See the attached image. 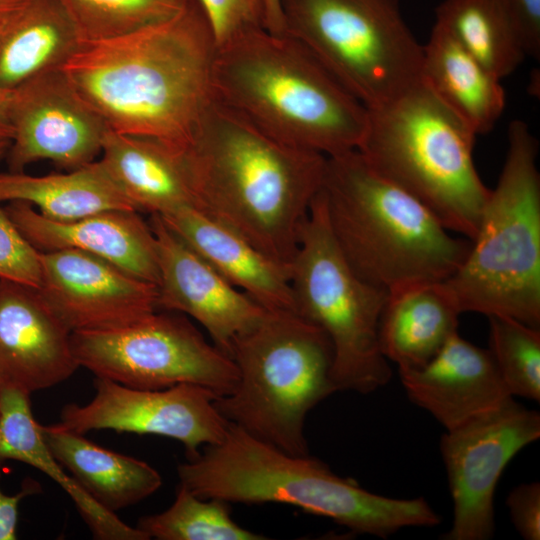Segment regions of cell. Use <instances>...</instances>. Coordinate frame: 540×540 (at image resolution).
I'll list each match as a JSON object with an SVG mask.
<instances>
[{"mask_svg": "<svg viewBox=\"0 0 540 540\" xmlns=\"http://www.w3.org/2000/svg\"><path fill=\"white\" fill-rule=\"evenodd\" d=\"M216 52L205 14L190 0L165 21L82 42L61 70L111 131L184 150L214 103Z\"/></svg>", "mask_w": 540, "mask_h": 540, "instance_id": "cell-1", "label": "cell"}, {"mask_svg": "<svg viewBox=\"0 0 540 540\" xmlns=\"http://www.w3.org/2000/svg\"><path fill=\"white\" fill-rule=\"evenodd\" d=\"M183 155L196 208L289 267L326 156L275 140L215 100Z\"/></svg>", "mask_w": 540, "mask_h": 540, "instance_id": "cell-2", "label": "cell"}, {"mask_svg": "<svg viewBox=\"0 0 540 540\" xmlns=\"http://www.w3.org/2000/svg\"><path fill=\"white\" fill-rule=\"evenodd\" d=\"M215 102L291 147L326 157L358 148L367 108L299 41L266 29L217 49Z\"/></svg>", "mask_w": 540, "mask_h": 540, "instance_id": "cell-3", "label": "cell"}, {"mask_svg": "<svg viewBox=\"0 0 540 540\" xmlns=\"http://www.w3.org/2000/svg\"><path fill=\"white\" fill-rule=\"evenodd\" d=\"M180 485L200 498L278 503L326 517L348 530L388 538L408 527H434L440 516L423 497L372 493L307 455L286 453L229 422L223 439L177 468Z\"/></svg>", "mask_w": 540, "mask_h": 540, "instance_id": "cell-4", "label": "cell"}, {"mask_svg": "<svg viewBox=\"0 0 540 540\" xmlns=\"http://www.w3.org/2000/svg\"><path fill=\"white\" fill-rule=\"evenodd\" d=\"M334 239L353 271L390 292L445 281L471 245L420 201L372 169L355 149L326 157L319 190Z\"/></svg>", "mask_w": 540, "mask_h": 540, "instance_id": "cell-5", "label": "cell"}, {"mask_svg": "<svg viewBox=\"0 0 540 540\" xmlns=\"http://www.w3.org/2000/svg\"><path fill=\"white\" fill-rule=\"evenodd\" d=\"M367 110L356 149L367 164L471 241L490 194L475 167L474 132L423 81Z\"/></svg>", "mask_w": 540, "mask_h": 540, "instance_id": "cell-6", "label": "cell"}, {"mask_svg": "<svg viewBox=\"0 0 540 540\" xmlns=\"http://www.w3.org/2000/svg\"><path fill=\"white\" fill-rule=\"evenodd\" d=\"M538 141L514 120L494 189L456 272L444 281L460 311L540 325V175Z\"/></svg>", "mask_w": 540, "mask_h": 540, "instance_id": "cell-7", "label": "cell"}, {"mask_svg": "<svg viewBox=\"0 0 540 540\" xmlns=\"http://www.w3.org/2000/svg\"><path fill=\"white\" fill-rule=\"evenodd\" d=\"M231 358L238 382L215 405L248 434L292 455H307L309 411L337 392L333 348L322 329L293 312L268 311L237 337Z\"/></svg>", "mask_w": 540, "mask_h": 540, "instance_id": "cell-8", "label": "cell"}, {"mask_svg": "<svg viewBox=\"0 0 540 540\" xmlns=\"http://www.w3.org/2000/svg\"><path fill=\"white\" fill-rule=\"evenodd\" d=\"M296 314L328 336L337 391L368 394L392 376L378 343L388 292L362 280L350 267L331 232L318 192L299 233L289 265Z\"/></svg>", "mask_w": 540, "mask_h": 540, "instance_id": "cell-9", "label": "cell"}, {"mask_svg": "<svg viewBox=\"0 0 540 540\" xmlns=\"http://www.w3.org/2000/svg\"><path fill=\"white\" fill-rule=\"evenodd\" d=\"M285 34L304 45L366 108L422 81L423 45L399 0H281Z\"/></svg>", "mask_w": 540, "mask_h": 540, "instance_id": "cell-10", "label": "cell"}, {"mask_svg": "<svg viewBox=\"0 0 540 540\" xmlns=\"http://www.w3.org/2000/svg\"><path fill=\"white\" fill-rule=\"evenodd\" d=\"M71 344L79 367L131 388L190 383L220 397L238 382L233 359L207 342L188 319L172 313L157 310L123 327L73 332Z\"/></svg>", "mask_w": 540, "mask_h": 540, "instance_id": "cell-11", "label": "cell"}, {"mask_svg": "<svg viewBox=\"0 0 540 540\" xmlns=\"http://www.w3.org/2000/svg\"><path fill=\"white\" fill-rule=\"evenodd\" d=\"M540 437V414L513 399L447 430L440 452L453 501L445 540H488L495 532L494 496L513 457Z\"/></svg>", "mask_w": 540, "mask_h": 540, "instance_id": "cell-12", "label": "cell"}, {"mask_svg": "<svg viewBox=\"0 0 540 540\" xmlns=\"http://www.w3.org/2000/svg\"><path fill=\"white\" fill-rule=\"evenodd\" d=\"M94 387L89 403L63 407L61 427L80 434L108 429L168 437L182 443L191 460L220 442L229 425L215 405L217 396L200 385L144 390L95 377Z\"/></svg>", "mask_w": 540, "mask_h": 540, "instance_id": "cell-13", "label": "cell"}, {"mask_svg": "<svg viewBox=\"0 0 540 540\" xmlns=\"http://www.w3.org/2000/svg\"><path fill=\"white\" fill-rule=\"evenodd\" d=\"M10 172L49 160L69 170L101 154L105 121L82 100L61 69L40 74L13 90Z\"/></svg>", "mask_w": 540, "mask_h": 540, "instance_id": "cell-14", "label": "cell"}, {"mask_svg": "<svg viewBox=\"0 0 540 540\" xmlns=\"http://www.w3.org/2000/svg\"><path fill=\"white\" fill-rule=\"evenodd\" d=\"M42 278L37 289L71 332L109 330L158 310L156 284L76 249L39 251Z\"/></svg>", "mask_w": 540, "mask_h": 540, "instance_id": "cell-15", "label": "cell"}, {"mask_svg": "<svg viewBox=\"0 0 540 540\" xmlns=\"http://www.w3.org/2000/svg\"><path fill=\"white\" fill-rule=\"evenodd\" d=\"M150 225L158 257V309L190 316L231 357L234 340L255 327L269 310L227 281L158 215H151Z\"/></svg>", "mask_w": 540, "mask_h": 540, "instance_id": "cell-16", "label": "cell"}, {"mask_svg": "<svg viewBox=\"0 0 540 540\" xmlns=\"http://www.w3.org/2000/svg\"><path fill=\"white\" fill-rule=\"evenodd\" d=\"M79 368L71 332L37 289L0 281V386L27 394L67 380Z\"/></svg>", "mask_w": 540, "mask_h": 540, "instance_id": "cell-17", "label": "cell"}, {"mask_svg": "<svg viewBox=\"0 0 540 540\" xmlns=\"http://www.w3.org/2000/svg\"><path fill=\"white\" fill-rule=\"evenodd\" d=\"M22 235L39 251L76 249L102 258L129 274L158 284L156 239L135 210H109L60 222L22 201L4 207Z\"/></svg>", "mask_w": 540, "mask_h": 540, "instance_id": "cell-18", "label": "cell"}, {"mask_svg": "<svg viewBox=\"0 0 540 540\" xmlns=\"http://www.w3.org/2000/svg\"><path fill=\"white\" fill-rule=\"evenodd\" d=\"M409 399L445 429L498 409L513 399L488 349L457 332L424 366L398 370Z\"/></svg>", "mask_w": 540, "mask_h": 540, "instance_id": "cell-19", "label": "cell"}, {"mask_svg": "<svg viewBox=\"0 0 540 540\" xmlns=\"http://www.w3.org/2000/svg\"><path fill=\"white\" fill-rule=\"evenodd\" d=\"M158 216L227 281L264 308L296 313L288 266L195 207Z\"/></svg>", "mask_w": 540, "mask_h": 540, "instance_id": "cell-20", "label": "cell"}, {"mask_svg": "<svg viewBox=\"0 0 540 540\" xmlns=\"http://www.w3.org/2000/svg\"><path fill=\"white\" fill-rule=\"evenodd\" d=\"M460 314L444 281L394 289L379 320L380 351L398 370L420 368L458 332Z\"/></svg>", "mask_w": 540, "mask_h": 540, "instance_id": "cell-21", "label": "cell"}, {"mask_svg": "<svg viewBox=\"0 0 540 540\" xmlns=\"http://www.w3.org/2000/svg\"><path fill=\"white\" fill-rule=\"evenodd\" d=\"M100 155L137 211L161 215L187 206L196 208L182 150L109 130Z\"/></svg>", "mask_w": 540, "mask_h": 540, "instance_id": "cell-22", "label": "cell"}, {"mask_svg": "<svg viewBox=\"0 0 540 540\" xmlns=\"http://www.w3.org/2000/svg\"><path fill=\"white\" fill-rule=\"evenodd\" d=\"M41 433L56 460L111 513L139 503L162 485L159 472L148 463L99 446L84 434L58 423L41 425Z\"/></svg>", "mask_w": 540, "mask_h": 540, "instance_id": "cell-23", "label": "cell"}, {"mask_svg": "<svg viewBox=\"0 0 540 540\" xmlns=\"http://www.w3.org/2000/svg\"><path fill=\"white\" fill-rule=\"evenodd\" d=\"M5 460L28 464L61 486L95 539H148L137 527L127 525L115 513L101 507L64 471L43 439L41 425L32 414L29 394L0 386V462Z\"/></svg>", "mask_w": 540, "mask_h": 540, "instance_id": "cell-24", "label": "cell"}, {"mask_svg": "<svg viewBox=\"0 0 540 540\" xmlns=\"http://www.w3.org/2000/svg\"><path fill=\"white\" fill-rule=\"evenodd\" d=\"M422 81L475 135L490 132L505 109L501 80L436 23L423 45Z\"/></svg>", "mask_w": 540, "mask_h": 540, "instance_id": "cell-25", "label": "cell"}, {"mask_svg": "<svg viewBox=\"0 0 540 540\" xmlns=\"http://www.w3.org/2000/svg\"><path fill=\"white\" fill-rule=\"evenodd\" d=\"M82 42L58 0H26L0 30V87L14 90L61 69Z\"/></svg>", "mask_w": 540, "mask_h": 540, "instance_id": "cell-26", "label": "cell"}, {"mask_svg": "<svg viewBox=\"0 0 540 540\" xmlns=\"http://www.w3.org/2000/svg\"><path fill=\"white\" fill-rule=\"evenodd\" d=\"M13 201L26 202L44 217L60 222L109 210L137 211L101 160L68 173H0V203Z\"/></svg>", "mask_w": 540, "mask_h": 540, "instance_id": "cell-27", "label": "cell"}, {"mask_svg": "<svg viewBox=\"0 0 540 540\" xmlns=\"http://www.w3.org/2000/svg\"><path fill=\"white\" fill-rule=\"evenodd\" d=\"M435 15V23L500 80L527 56L512 0H443Z\"/></svg>", "mask_w": 540, "mask_h": 540, "instance_id": "cell-28", "label": "cell"}, {"mask_svg": "<svg viewBox=\"0 0 540 540\" xmlns=\"http://www.w3.org/2000/svg\"><path fill=\"white\" fill-rule=\"evenodd\" d=\"M228 502L200 498L179 485L172 505L163 512L139 519L137 528L158 540H264L231 517Z\"/></svg>", "mask_w": 540, "mask_h": 540, "instance_id": "cell-29", "label": "cell"}, {"mask_svg": "<svg viewBox=\"0 0 540 540\" xmlns=\"http://www.w3.org/2000/svg\"><path fill=\"white\" fill-rule=\"evenodd\" d=\"M83 42L116 38L165 21L190 0H58Z\"/></svg>", "mask_w": 540, "mask_h": 540, "instance_id": "cell-30", "label": "cell"}, {"mask_svg": "<svg viewBox=\"0 0 540 540\" xmlns=\"http://www.w3.org/2000/svg\"><path fill=\"white\" fill-rule=\"evenodd\" d=\"M488 319V351L509 393L539 402V328L509 317L492 316Z\"/></svg>", "mask_w": 540, "mask_h": 540, "instance_id": "cell-31", "label": "cell"}, {"mask_svg": "<svg viewBox=\"0 0 540 540\" xmlns=\"http://www.w3.org/2000/svg\"><path fill=\"white\" fill-rule=\"evenodd\" d=\"M41 278L39 250L22 235L0 205V280L38 289Z\"/></svg>", "mask_w": 540, "mask_h": 540, "instance_id": "cell-32", "label": "cell"}, {"mask_svg": "<svg viewBox=\"0 0 540 540\" xmlns=\"http://www.w3.org/2000/svg\"><path fill=\"white\" fill-rule=\"evenodd\" d=\"M210 25L217 49L265 29L261 0H197Z\"/></svg>", "mask_w": 540, "mask_h": 540, "instance_id": "cell-33", "label": "cell"}, {"mask_svg": "<svg viewBox=\"0 0 540 540\" xmlns=\"http://www.w3.org/2000/svg\"><path fill=\"white\" fill-rule=\"evenodd\" d=\"M511 521L525 540L540 539V483H522L506 499Z\"/></svg>", "mask_w": 540, "mask_h": 540, "instance_id": "cell-34", "label": "cell"}, {"mask_svg": "<svg viewBox=\"0 0 540 540\" xmlns=\"http://www.w3.org/2000/svg\"><path fill=\"white\" fill-rule=\"evenodd\" d=\"M517 12L526 54L540 58V0H512Z\"/></svg>", "mask_w": 540, "mask_h": 540, "instance_id": "cell-35", "label": "cell"}, {"mask_svg": "<svg viewBox=\"0 0 540 540\" xmlns=\"http://www.w3.org/2000/svg\"><path fill=\"white\" fill-rule=\"evenodd\" d=\"M40 491V485L31 479L25 481L22 489L13 495L5 494L0 488V540L16 539L20 502L25 497Z\"/></svg>", "mask_w": 540, "mask_h": 540, "instance_id": "cell-36", "label": "cell"}, {"mask_svg": "<svg viewBox=\"0 0 540 540\" xmlns=\"http://www.w3.org/2000/svg\"><path fill=\"white\" fill-rule=\"evenodd\" d=\"M13 98V90L0 87V141H11L13 137Z\"/></svg>", "mask_w": 540, "mask_h": 540, "instance_id": "cell-37", "label": "cell"}, {"mask_svg": "<svg viewBox=\"0 0 540 540\" xmlns=\"http://www.w3.org/2000/svg\"><path fill=\"white\" fill-rule=\"evenodd\" d=\"M264 28L273 34H285L281 0H261Z\"/></svg>", "mask_w": 540, "mask_h": 540, "instance_id": "cell-38", "label": "cell"}, {"mask_svg": "<svg viewBox=\"0 0 540 540\" xmlns=\"http://www.w3.org/2000/svg\"><path fill=\"white\" fill-rule=\"evenodd\" d=\"M26 0H0V30L19 11Z\"/></svg>", "mask_w": 540, "mask_h": 540, "instance_id": "cell-39", "label": "cell"}, {"mask_svg": "<svg viewBox=\"0 0 540 540\" xmlns=\"http://www.w3.org/2000/svg\"><path fill=\"white\" fill-rule=\"evenodd\" d=\"M11 141H0V163L6 159Z\"/></svg>", "mask_w": 540, "mask_h": 540, "instance_id": "cell-40", "label": "cell"}, {"mask_svg": "<svg viewBox=\"0 0 540 540\" xmlns=\"http://www.w3.org/2000/svg\"><path fill=\"white\" fill-rule=\"evenodd\" d=\"M1 281V280H0Z\"/></svg>", "mask_w": 540, "mask_h": 540, "instance_id": "cell-41", "label": "cell"}]
</instances>
